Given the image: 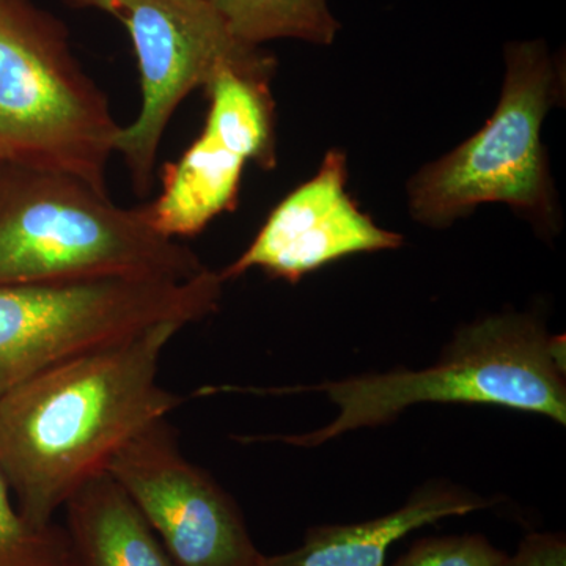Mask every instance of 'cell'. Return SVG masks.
Here are the masks:
<instances>
[{"label": "cell", "instance_id": "cell-17", "mask_svg": "<svg viewBox=\"0 0 566 566\" xmlns=\"http://www.w3.org/2000/svg\"><path fill=\"white\" fill-rule=\"evenodd\" d=\"M63 2L70 3L71 7H76V9H87L91 0H63Z\"/></svg>", "mask_w": 566, "mask_h": 566}, {"label": "cell", "instance_id": "cell-16", "mask_svg": "<svg viewBox=\"0 0 566 566\" xmlns=\"http://www.w3.org/2000/svg\"><path fill=\"white\" fill-rule=\"evenodd\" d=\"M495 566H566L564 534H528L513 556H504Z\"/></svg>", "mask_w": 566, "mask_h": 566}, {"label": "cell", "instance_id": "cell-7", "mask_svg": "<svg viewBox=\"0 0 566 566\" xmlns=\"http://www.w3.org/2000/svg\"><path fill=\"white\" fill-rule=\"evenodd\" d=\"M120 22L132 39L140 80V109L122 126L115 153L122 156L133 189L151 191L159 147L175 111L205 88L222 66L273 62L262 48L234 39L208 0H91Z\"/></svg>", "mask_w": 566, "mask_h": 566}, {"label": "cell", "instance_id": "cell-4", "mask_svg": "<svg viewBox=\"0 0 566 566\" xmlns=\"http://www.w3.org/2000/svg\"><path fill=\"white\" fill-rule=\"evenodd\" d=\"M120 129L65 22L35 0H0V166L62 172L107 192Z\"/></svg>", "mask_w": 566, "mask_h": 566}, {"label": "cell", "instance_id": "cell-1", "mask_svg": "<svg viewBox=\"0 0 566 566\" xmlns=\"http://www.w3.org/2000/svg\"><path fill=\"white\" fill-rule=\"evenodd\" d=\"M177 323L54 365L0 397V472L29 523L46 526L112 457L182 398L158 382Z\"/></svg>", "mask_w": 566, "mask_h": 566}, {"label": "cell", "instance_id": "cell-2", "mask_svg": "<svg viewBox=\"0 0 566 566\" xmlns=\"http://www.w3.org/2000/svg\"><path fill=\"white\" fill-rule=\"evenodd\" d=\"M323 392L338 406L333 423L307 434L256 436L244 441L326 444L359 428L397 419L409 406H501L566 423L565 337L547 333L534 315L488 316L461 327L439 363L422 370L363 375L264 394Z\"/></svg>", "mask_w": 566, "mask_h": 566}, {"label": "cell", "instance_id": "cell-6", "mask_svg": "<svg viewBox=\"0 0 566 566\" xmlns=\"http://www.w3.org/2000/svg\"><path fill=\"white\" fill-rule=\"evenodd\" d=\"M219 273L191 279L103 277L0 285V397L25 379L153 326L214 314Z\"/></svg>", "mask_w": 566, "mask_h": 566}, {"label": "cell", "instance_id": "cell-11", "mask_svg": "<svg viewBox=\"0 0 566 566\" xmlns=\"http://www.w3.org/2000/svg\"><path fill=\"white\" fill-rule=\"evenodd\" d=\"M488 506L485 499L458 488L423 486L386 516L344 526L308 528L303 545L290 553L263 556L260 566H385L387 551L417 528Z\"/></svg>", "mask_w": 566, "mask_h": 566}, {"label": "cell", "instance_id": "cell-10", "mask_svg": "<svg viewBox=\"0 0 566 566\" xmlns=\"http://www.w3.org/2000/svg\"><path fill=\"white\" fill-rule=\"evenodd\" d=\"M346 180L345 153L331 150L315 177L286 196L240 259L219 273L222 281L259 268L270 277L297 283L344 256L400 248L403 237L364 214L346 192Z\"/></svg>", "mask_w": 566, "mask_h": 566}, {"label": "cell", "instance_id": "cell-5", "mask_svg": "<svg viewBox=\"0 0 566 566\" xmlns=\"http://www.w3.org/2000/svg\"><path fill=\"white\" fill-rule=\"evenodd\" d=\"M560 63L543 40L505 46L501 99L479 133L409 181V211L423 226L449 227L482 203H506L538 229L557 227L542 128L560 99Z\"/></svg>", "mask_w": 566, "mask_h": 566}, {"label": "cell", "instance_id": "cell-3", "mask_svg": "<svg viewBox=\"0 0 566 566\" xmlns=\"http://www.w3.org/2000/svg\"><path fill=\"white\" fill-rule=\"evenodd\" d=\"M208 270L153 227L71 175L0 166V285L103 277L191 279Z\"/></svg>", "mask_w": 566, "mask_h": 566}, {"label": "cell", "instance_id": "cell-8", "mask_svg": "<svg viewBox=\"0 0 566 566\" xmlns=\"http://www.w3.org/2000/svg\"><path fill=\"white\" fill-rule=\"evenodd\" d=\"M275 63L222 66L205 87L210 109L200 136L180 159L164 166L161 191L145 205L164 237L180 241L202 233L233 211L248 163L275 166Z\"/></svg>", "mask_w": 566, "mask_h": 566}, {"label": "cell", "instance_id": "cell-13", "mask_svg": "<svg viewBox=\"0 0 566 566\" xmlns=\"http://www.w3.org/2000/svg\"><path fill=\"white\" fill-rule=\"evenodd\" d=\"M230 33L249 46L274 40H300L329 46L340 22L327 0H208Z\"/></svg>", "mask_w": 566, "mask_h": 566}, {"label": "cell", "instance_id": "cell-14", "mask_svg": "<svg viewBox=\"0 0 566 566\" xmlns=\"http://www.w3.org/2000/svg\"><path fill=\"white\" fill-rule=\"evenodd\" d=\"M0 566H71L65 527L35 526L11 501V490L0 472Z\"/></svg>", "mask_w": 566, "mask_h": 566}, {"label": "cell", "instance_id": "cell-9", "mask_svg": "<svg viewBox=\"0 0 566 566\" xmlns=\"http://www.w3.org/2000/svg\"><path fill=\"white\" fill-rule=\"evenodd\" d=\"M107 474L128 494L178 566H260L243 513L199 465L186 460L166 419L112 457Z\"/></svg>", "mask_w": 566, "mask_h": 566}, {"label": "cell", "instance_id": "cell-15", "mask_svg": "<svg viewBox=\"0 0 566 566\" xmlns=\"http://www.w3.org/2000/svg\"><path fill=\"white\" fill-rule=\"evenodd\" d=\"M505 553L480 534L417 539L392 566H495Z\"/></svg>", "mask_w": 566, "mask_h": 566}, {"label": "cell", "instance_id": "cell-12", "mask_svg": "<svg viewBox=\"0 0 566 566\" xmlns=\"http://www.w3.org/2000/svg\"><path fill=\"white\" fill-rule=\"evenodd\" d=\"M71 566H178L107 472L66 501Z\"/></svg>", "mask_w": 566, "mask_h": 566}]
</instances>
